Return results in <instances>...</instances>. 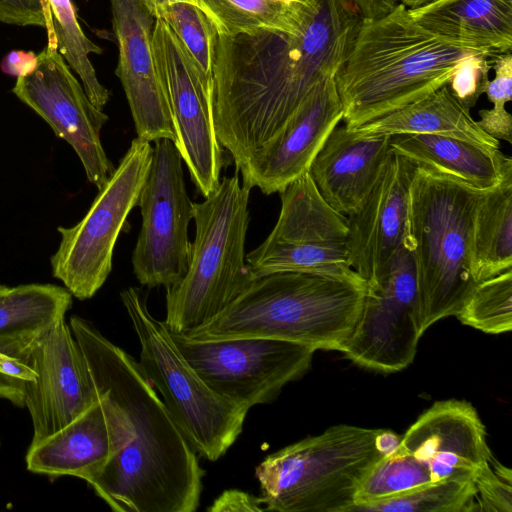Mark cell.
I'll list each match as a JSON object with an SVG mask.
<instances>
[{
    "label": "cell",
    "instance_id": "6da1fadb",
    "mask_svg": "<svg viewBox=\"0 0 512 512\" xmlns=\"http://www.w3.org/2000/svg\"><path fill=\"white\" fill-rule=\"evenodd\" d=\"M86 360L110 441L103 468L90 480L117 512H194L204 471L140 363L91 322H69Z\"/></svg>",
    "mask_w": 512,
    "mask_h": 512
},
{
    "label": "cell",
    "instance_id": "7a4b0ae2",
    "mask_svg": "<svg viewBox=\"0 0 512 512\" xmlns=\"http://www.w3.org/2000/svg\"><path fill=\"white\" fill-rule=\"evenodd\" d=\"M297 33L219 34L213 66L219 141L241 171L322 80L336 76L361 17L349 0H316Z\"/></svg>",
    "mask_w": 512,
    "mask_h": 512
},
{
    "label": "cell",
    "instance_id": "3957f363",
    "mask_svg": "<svg viewBox=\"0 0 512 512\" xmlns=\"http://www.w3.org/2000/svg\"><path fill=\"white\" fill-rule=\"evenodd\" d=\"M476 54L486 53L428 31L399 2L385 15L361 18L335 76L345 126L355 129L427 97Z\"/></svg>",
    "mask_w": 512,
    "mask_h": 512
},
{
    "label": "cell",
    "instance_id": "277c9868",
    "mask_svg": "<svg viewBox=\"0 0 512 512\" xmlns=\"http://www.w3.org/2000/svg\"><path fill=\"white\" fill-rule=\"evenodd\" d=\"M364 280L277 272L254 279L229 306L187 333L193 341L261 337L341 352L360 317ZM180 334V333H179Z\"/></svg>",
    "mask_w": 512,
    "mask_h": 512
},
{
    "label": "cell",
    "instance_id": "5b68a950",
    "mask_svg": "<svg viewBox=\"0 0 512 512\" xmlns=\"http://www.w3.org/2000/svg\"><path fill=\"white\" fill-rule=\"evenodd\" d=\"M483 192L430 168L413 169L404 243L415 264L422 335L437 321L457 316L478 284L474 222Z\"/></svg>",
    "mask_w": 512,
    "mask_h": 512
},
{
    "label": "cell",
    "instance_id": "8992f818",
    "mask_svg": "<svg viewBox=\"0 0 512 512\" xmlns=\"http://www.w3.org/2000/svg\"><path fill=\"white\" fill-rule=\"evenodd\" d=\"M250 190L239 171L194 203L195 237L185 275L166 287V318L172 333L200 327L229 306L254 281L246 262Z\"/></svg>",
    "mask_w": 512,
    "mask_h": 512
},
{
    "label": "cell",
    "instance_id": "52a82bcc",
    "mask_svg": "<svg viewBox=\"0 0 512 512\" xmlns=\"http://www.w3.org/2000/svg\"><path fill=\"white\" fill-rule=\"evenodd\" d=\"M379 432L334 425L268 455L255 470L266 511L350 512L360 482L385 455Z\"/></svg>",
    "mask_w": 512,
    "mask_h": 512
},
{
    "label": "cell",
    "instance_id": "ba28073f",
    "mask_svg": "<svg viewBox=\"0 0 512 512\" xmlns=\"http://www.w3.org/2000/svg\"><path fill=\"white\" fill-rule=\"evenodd\" d=\"M140 344V365L192 448L221 458L242 432L249 409L216 394L180 352L164 321L149 312L136 287L120 293Z\"/></svg>",
    "mask_w": 512,
    "mask_h": 512
},
{
    "label": "cell",
    "instance_id": "9c48e42d",
    "mask_svg": "<svg viewBox=\"0 0 512 512\" xmlns=\"http://www.w3.org/2000/svg\"><path fill=\"white\" fill-rule=\"evenodd\" d=\"M152 154L151 142L132 140L85 216L71 227H58L61 238L50 259L52 275L75 298H92L106 282L118 236L137 206Z\"/></svg>",
    "mask_w": 512,
    "mask_h": 512
},
{
    "label": "cell",
    "instance_id": "30bf717a",
    "mask_svg": "<svg viewBox=\"0 0 512 512\" xmlns=\"http://www.w3.org/2000/svg\"><path fill=\"white\" fill-rule=\"evenodd\" d=\"M280 199L274 228L246 255L255 279L300 272L363 280L350 264L347 217L325 202L308 172L281 191Z\"/></svg>",
    "mask_w": 512,
    "mask_h": 512
},
{
    "label": "cell",
    "instance_id": "8fae6325",
    "mask_svg": "<svg viewBox=\"0 0 512 512\" xmlns=\"http://www.w3.org/2000/svg\"><path fill=\"white\" fill-rule=\"evenodd\" d=\"M137 206L142 223L132 253L133 273L143 286L166 288L187 271L191 253L188 228L194 216L183 160L172 140L154 142Z\"/></svg>",
    "mask_w": 512,
    "mask_h": 512
},
{
    "label": "cell",
    "instance_id": "7c38bea8",
    "mask_svg": "<svg viewBox=\"0 0 512 512\" xmlns=\"http://www.w3.org/2000/svg\"><path fill=\"white\" fill-rule=\"evenodd\" d=\"M170 334L210 389L247 409L272 402L286 384L300 379L309 370L315 353L311 347L270 338L201 342Z\"/></svg>",
    "mask_w": 512,
    "mask_h": 512
},
{
    "label": "cell",
    "instance_id": "4fadbf2b",
    "mask_svg": "<svg viewBox=\"0 0 512 512\" xmlns=\"http://www.w3.org/2000/svg\"><path fill=\"white\" fill-rule=\"evenodd\" d=\"M159 80L165 91L175 132L174 144L190 178L207 197L218 186L223 147L214 121L213 84L175 36L156 18L152 36Z\"/></svg>",
    "mask_w": 512,
    "mask_h": 512
},
{
    "label": "cell",
    "instance_id": "5bb4252c",
    "mask_svg": "<svg viewBox=\"0 0 512 512\" xmlns=\"http://www.w3.org/2000/svg\"><path fill=\"white\" fill-rule=\"evenodd\" d=\"M12 92L73 148L87 180L98 190L104 186L116 168L101 141L108 115L91 102L56 40L48 39L32 68L17 77Z\"/></svg>",
    "mask_w": 512,
    "mask_h": 512
},
{
    "label": "cell",
    "instance_id": "9a60e30c",
    "mask_svg": "<svg viewBox=\"0 0 512 512\" xmlns=\"http://www.w3.org/2000/svg\"><path fill=\"white\" fill-rule=\"evenodd\" d=\"M421 336L415 264L403 241L378 282L368 286L356 327L341 353L365 369L394 373L413 362Z\"/></svg>",
    "mask_w": 512,
    "mask_h": 512
},
{
    "label": "cell",
    "instance_id": "2e32d148",
    "mask_svg": "<svg viewBox=\"0 0 512 512\" xmlns=\"http://www.w3.org/2000/svg\"><path fill=\"white\" fill-rule=\"evenodd\" d=\"M28 365L33 378L25 384L24 406L32 424V442L60 430L98 401L78 342L65 316L33 342Z\"/></svg>",
    "mask_w": 512,
    "mask_h": 512
},
{
    "label": "cell",
    "instance_id": "e0dca14e",
    "mask_svg": "<svg viewBox=\"0 0 512 512\" xmlns=\"http://www.w3.org/2000/svg\"><path fill=\"white\" fill-rule=\"evenodd\" d=\"M343 109L335 76L318 83L284 125L247 161L240 171L243 185L264 194L280 193L309 171Z\"/></svg>",
    "mask_w": 512,
    "mask_h": 512
},
{
    "label": "cell",
    "instance_id": "ac0fdd59",
    "mask_svg": "<svg viewBox=\"0 0 512 512\" xmlns=\"http://www.w3.org/2000/svg\"><path fill=\"white\" fill-rule=\"evenodd\" d=\"M118 46L115 70L123 87L137 137L175 141L169 103L159 80L153 54L155 17L142 0H110Z\"/></svg>",
    "mask_w": 512,
    "mask_h": 512
},
{
    "label": "cell",
    "instance_id": "d6986e66",
    "mask_svg": "<svg viewBox=\"0 0 512 512\" xmlns=\"http://www.w3.org/2000/svg\"><path fill=\"white\" fill-rule=\"evenodd\" d=\"M414 167L391 152L362 204L346 216L350 264L368 286L378 282L403 244Z\"/></svg>",
    "mask_w": 512,
    "mask_h": 512
},
{
    "label": "cell",
    "instance_id": "ffe728a7",
    "mask_svg": "<svg viewBox=\"0 0 512 512\" xmlns=\"http://www.w3.org/2000/svg\"><path fill=\"white\" fill-rule=\"evenodd\" d=\"M414 457L437 482L453 476H473L492 455L486 429L467 401L435 402L400 437L396 448Z\"/></svg>",
    "mask_w": 512,
    "mask_h": 512
},
{
    "label": "cell",
    "instance_id": "44dd1931",
    "mask_svg": "<svg viewBox=\"0 0 512 512\" xmlns=\"http://www.w3.org/2000/svg\"><path fill=\"white\" fill-rule=\"evenodd\" d=\"M391 138L345 125L331 131L308 171L331 208L345 216L359 208L391 153Z\"/></svg>",
    "mask_w": 512,
    "mask_h": 512
},
{
    "label": "cell",
    "instance_id": "7402d4cb",
    "mask_svg": "<svg viewBox=\"0 0 512 512\" xmlns=\"http://www.w3.org/2000/svg\"><path fill=\"white\" fill-rule=\"evenodd\" d=\"M408 9L425 29L463 47L511 52L512 0H434Z\"/></svg>",
    "mask_w": 512,
    "mask_h": 512
},
{
    "label": "cell",
    "instance_id": "603a6c76",
    "mask_svg": "<svg viewBox=\"0 0 512 512\" xmlns=\"http://www.w3.org/2000/svg\"><path fill=\"white\" fill-rule=\"evenodd\" d=\"M110 454V441L99 401L72 422L31 443L27 469L50 477L75 476L87 483L103 468Z\"/></svg>",
    "mask_w": 512,
    "mask_h": 512
},
{
    "label": "cell",
    "instance_id": "cb8c5ba5",
    "mask_svg": "<svg viewBox=\"0 0 512 512\" xmlns=\"http://www.w3.org/2000/svg\"><path fill=\"white\" fill-rule=\"evenodd\" d=\"M390 150L414 166L452 176L480 191L493 188L502 177L504 155L499 148L440 135L402 134L392 136Z\"/></svg>",
    "mask_w": 512,
    "mask_h": 512
},
{
    "label": "cell",
    "instance_id": "d4e9b609",
    "mask_svg": "<svg viewBox=\"0 0 512 512\" xmlns=\"http://www.w3.org/2000/svg\"><path fill=\"white\" fill-rule=\"evenodd\" d=\"M364 135L429 134L452 137L490 148L499 140L488 135L447 84L427 97L355 128Z\"/></svg>",
    "mask_w": 512,
    "mask_h": 512
},
{
    "label": "cell",
    "instance_id": "484cf974",
    "mask_svg": "<svg viewBox=\"0 0 512 512\" xmlns=\"http://www.w3.org/2000/svg\"><path fill=\"white\" fill-rule=\"evenodd\" d=\"M512 269V158L502 161V177L484 191L474 222L473 275L477 283Z\"/></svg>",
    "mask_w": 512,
    "mask_h": 512
},
{
    "label": "cell",
    "instance_id": "4316f807",
    "mask_svg": "<svg viewBox=\"0 0 512 512\" xmlns=\"http://www.w3.org/2000/svg\"><path fill=\"white\" fill-rule=\"evenodd\" d=\"M72 305V295L53 284H22L0 296V338L37 336Z\"/></svg>",
    "mask_w": 512,
    "mask_h": 512
},
{
    "label": "cell",
    "instance_id": "83f0119b",
    "mask_svg": "<svg viewBox=\"0 0 512 512\" xmlns=\"http://www.w3.org/2000/svg\"><path fill=\"white\" fill-rule=\"evenodd\" d=\"M215 23L219 34L236 36L258 30L286 33L300 31L313 14L308 7H292L273 0H198Z\"/></svg>",
    "mask_w": 512,
    "mask_h": 512
},
{
    "label": "cell",
    "instance_id": "f1b7e54d",
    "mask_svg": "<svg viewBox=\"0 0 512 512\" xmlns=\"http://www.w3.org/2000/svg\"><path fill=\"white\" fill-rule=\"evenodd\" d=\"M50 8L52 25L59 53L79 76L81 84L91 100L103 109L110 92L103 86L89 59L91 53L100 54V46L92 42L81 29L71 0H46Z\"/></svg>",
    "mask_w": 512,
    "mask_h": 512
},
{
    "label": "cell",
    "instance_id": "f546056e",
    "mask_svg": "<svg viewBox=\"0 0 512 512\" xmlns=\"http://www.w3.org/2000/svg\"><path fill=\"white\" fill-rule=\"evenodd\" d=\"M433 478L428 469L411 455L395 449L384 455L360 482L352 511L402 497L430 483Z\"/></svg>",
    "mask_w": 512,
    "mask_h": 512
},
{
    "label": "cell",
    "instance_id": "4dcf8cb0",
    "mask_svg": "<svg viewBox=\"0 0 512 512\" xmlns=\"http://www.w3.org/2000/svg\"><path fill=\"white\" fill-rule=\"evenodd\" d=\"M473 476H453L430 483L402 497L379 502L359 512L478 511Z\"/></svg>",
    "mask_w": 512,
    "mask_h": 512
},
{
    "label": "cell",
    "instance_id": "1f68e13d",
    "mask_svg": "<svg viewBox=\"0 0 512 512\" xmlns=\"http://www.w3.org/2000/svg\"><path fill=\"white\" fill-rule=\"evenodd\" d=\"M459 321L487 334L512 328V269L479 282L457 314Z\"/></svg>",
    "mask_w": 512,
    "mask_h": 512
},
{
    "label": "cell",
    "instance_id": "d6a6232c",
    "mask_svg": "<svg viewBox=\"0 0 512 512\" xmlns=\"http://www.w3.org/2000/svg\"><path fill=\"white\" fill-rule=\"evenodd\" d=\"M154 17L169 26L199 68L212 78L219 38L212 19L197 5L184 2L161 7Z\"/></svg>",
    "mask_w": 512,
    "mask_h": 512
},
{
    "label": "cell",
    "instance_id": "836d02e7",
    "mask_svg": "<svg viewBox=\"0 0 512 512\" xmlns=\"http://www.w3.org/2000/svg\"><path fill=\"white\" fill-rule=\"evenodd\" d=\"M478 511L512 512V472L494 456L473 475Z\"/></svg>",
    "mask_w": 512,
    "mask_h": 512
},
{
    "label": "cell",
    "instance_id": "e575fe53",
    "mask_svg": "<svg viewBox=\"0 0 512 512\" xmlns=\"http://www.w3.org/2000/svg\"><path fill=\"white\" fill-rule=\"evenodd\" d=\"M494 55L476 54L470 56L460 65L449 82L456 97L468 108L473 107L483 93L492 68L491 57Z\"/></svg>",
    "mask_w": 512,
    "mask_h": 512
},
{
    "label": "cell",
    "instance_id": "d590c367",
    "mask_svg": "<svg viewBox=\"0 0 512 512\" xmlns=\"http://www.w3.org/2000/svg\"><path fill=\"white\" fill-rule=\"evenodd\" d=\"M0 22L18 26H40L54 39L50 8L46 0H0Z\"/></svg>",
    "mask_w": 512,
    "mask_h": 512
},
{
    "label": "cell",
    "instance_id": "8d00e7d4",
    "mask_svg": "<svg viewBox=\"0 0 512 512\" xmlns=\"http://www.w3.org/2000/svg\"><path fill=\"white\" fill-rule=\"evenodd\" d=\"M491 66L495 71L492 80H488L484 86L489 101L493 104L494 112H505L506 103L512 97V54L511 52L496 54L491 57Z\"/></svg>",
    "mask_w": 512,
    "mask_h": 512
},
{
    "label": "cell",
    "instance_id": "74e56055",
    "mask_svg": "<svg viewBox=\"0 0 512 512\" xmlns=\"http://www.w3.org/2000/svg\"><path fill=\"white\" fill-rule=\"evenodd\" d=\"M209 512H261L266 511L261 497L239 489L223 491L207 508Z\"/></svg>",
    "mask_w": 512,
    "mask_h": 512
},
{
    "label": "cell",
    "instance_id": "f35d334b",
    "mask_svg": "<svg viewBox=\"0 0 512 512\" xmlns=\"http://www.w3.org/2000/svg\"><path fill=\"white\" fill-rule=\"evenodd\" d=\"M361 18H375L385 15L396 5V0H349Z\"/></svg>",
    "mask_w": 512,
    "mask_h": 512
},
{
    "label": "cell",
    "instance_id": "ab89813d",
    "mask_svg": "<svg viewBox=\"0 0 512 512\" xmlns=\"http://www.w3.org/2000/svg\"><path fill=\"white\" fill-rule=\"evenodd\" d=\"M142 1L147 6V8L149 9V11L152 13L153 16H154V13L159 8H161L165 5H168V4H173V3L184 2V3L194 4V5H197L198 7H200L198 0H142Z\"/></svg>",
    "mask_w": 512,
    "mask_h": 512
},
{
    "label": "cell",
    "instance_id": "60d3db41",
    "mask_svg": "<svg viewBox=\"0 0 512 512\" xmlns=\"http://www.w3.org/2000/svg\"><path fill=\"white\" fill-rule=\"evenodd\" d=\"M396 1L403 4L407 8H416V7L422 6L424 4H427L429 2H432L434 0H396Z\"/></svg>",
    "mask_w": 512,
    "mask_h": 512
},
{
    "label": "cell",
    "instance_id": "b9f144b4",
    "mask_svg": "<svg viewBox=\"0 0 512 512\" xmlns=\"http://www.w3.org/2000/svg\"><path fill=\"white\" fill-rule=\"evenodd\" d=\"M8 289H9L8 286L0 284V296H2L4 293H6Z\"/></svg>",
    "mask_w": 512,
    "mask_h": 512
},
{
    "label": "cell",
    "instance_id": "7bdbcfd3",
    "mask_svg": "<svg viewBox=\"0 0 512 512\" xmlns=\"http://www.w3.org/2000/svg\"><path fill=\"white\" fill-rule=\"evenodd\" d=\"M0 446H1V440H0Z\"/></svg>",
    "mask_w": 512,
    "mask_h": 512
}]
</instances>
